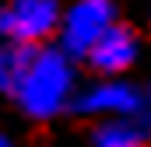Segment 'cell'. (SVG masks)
Instances as JSON below:
<instances>
[{
  "label": "cell",
  "mask_w": 151,
  "mask_h": 147,
  "mask_svg": "<svg viewBox=\"0 0 151 147\" xmlns=\"http://www.w3.org/2000/svg\"><path fill=\"white\" fill-rule=\"evenodd\" d=\"M0 88H4V49H0Z\"/></svg>",
  "instance_id": "9"
},
{
  "label": "cell",
  "mask_w": 151,
  "mask_h": 147,
  "mask_svg": "<svg viewBox=\"0 0 151 147\" xmlns=\"http://www.w3.org/2000/svg\"><path fill=\"white\" fill-rule=\"evenodd\" d=\"M60 28L56 0H11L0 7V39L7 42H42Z\"/></svg>",
  "instance_id": "2"
},
{
  "label": "cell",
  "mask_w": 151,
  "mask_h": 147,
  "mask_svg": "<svg viewBox=\"0 0 151 147\" xmlns=\"http://www.w3.org/2000/svg\"><path fill=\"white\" fill-rule=\"evenodd\" d=\"M11 91L32 119H49V116L63 112L70 105V95H74V70H70L67 53L35 49L28 67L14 77Z\"/></svg>",
  "instance_id": "1"
},
{
  "label": "cell",
  "mask_w": 151,
  "mask_h": 147,
  "mask_svg": "<svg viewBox=\"0 0 151 147\" xmlns=\"http://www.w3.org/2000/svg\"><path fill=\"white\" fill-rule=\"evenodd\" d=\"M134 147H141V144H134Z\"/></svg>",
  "instance_id": "10"
},
{
  "label": "cell",
  "mask_w": 151,
  "mask_h": 147,
  "mask_svg": "<svg viewBox=\"0 0 151 147\" xmlns=\"http://www.w3.org/2000/svg\"><path fill=\"white\" fill-rule=\"evenodd\" d=\"M137 56H141V42H137V35H134L130 28L116 25V21L95 39V46L84 53V60L91 63V70L106 74V77H116V74L130 70V67L137 63Z\"/></svg>",
  "instance_id": "4"
},
{
  "label": "cell",
  "mask_w": 151,
  "mask_h": 147,
  "mask_svg": "<svg viewBox=\"0 0 151 147\" xmlns=\"http://www.w3.org/2000/svg\"><path fill=\"white\" fill-rule=\"evenodd\" d=\"M0 147H14V144H11V137H7V133H0Z\"/></svg>",
  "instance_id": "8"
},
{
  "label": "cell",
  "mask_w": 151,
  "mask_h": 147,
  "mask_svg": "<svg viewBox=\"0 0 151 147\" xmlns=\"http://www.w3.org/2000/svg\"><path fill=\"white\" fill-rule=\"evenodd\" d=\"M95 144L99 147H134V144H144V133L127 116H109L95 130Z\"/></svg>",
  "instance_id": "6"
},
{
  "label": "cell",
  "mask_w": 151,
  "mask_h": 147,
  "mask_svg": "<svg viewBox=\"0 0 151 147\" xmlns=\"http://www.w3.org/2000/svg\"><path fill=\"white\" fill-rule=\"evenodd\" d=\"M141 98H144V88L116 81V77H106V81H99L95 88H88L77 98L74 109L84 112V116H134Z\"/></svg>",
  "instance_id": "5"
},
{
  "label": "cell",
  "mask_w": 151,
  "mask_h": 147,
  "mask_svg": "<svg viewBox=\"0 0 151 147\" xmlns=\"http://www.w3.org/2000/svg\"><path fill=\"white\" fill-rule=\"evenodd\" d=\"M116 21L113 0H77L74 7L60 18V42L67 56H84L95 39Z\"/></svg>",
  "instance_id": "3"
},
{
  "label": "cell",
  "mask_w": 151,
  "mask_h": 147,
  "mask_svg": "<svg viewBox=\"0 0 151 147\" xmlns=\"http://www.w3.org/2000/svg\"><path fill=\"white\" fill-rule=\"evenodd\" d=\"M144 137H151V88H144V98H141V105H137V112L134 116H127Z\"/></svg>",
  "instance_id": "7"
}]
</instances>
